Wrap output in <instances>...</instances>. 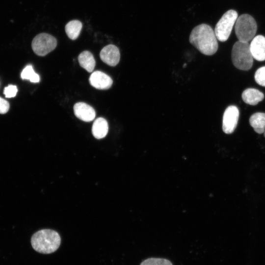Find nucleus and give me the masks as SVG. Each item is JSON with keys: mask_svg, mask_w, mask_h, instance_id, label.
Masks as SVG:
<instances>
[{"mask_svg": "<svg viewBox=\"0 0 265 265\" xmlns=\"http://www.w3.org/2000/svg\"><path fill=\"white\" fill-rule=\"evenodd\" d=\"M189 41L199 51L206 55H213L218 49L217 39L214 31L206 24L199 25L193 28Z\"/></svg>", "mask_w": 265, "mask_h": 265, "instance_id": "obj_1", "label": "nucleus"}, {"mask_svg": "<svg viewBox=\"0 0 265 265\" xmlns=\"http://www.w3.org/2000/svg\"><path fill=\"white\" fill-rule=\"evenodd\" d=\"M61 238L58 233L50 229H43L34 233L31 238L32 248L42 254H50L59 247Z\"/></svg>", "mask_w": 265, "mask_h": 265, "instance_id": "obj_2", "label": "nucleus"}, {"mask_svg": "<svg viewBox=\"0 0 265 265\" xmlns=\"http://www.w3.org/2000/svg\"><path fill=\"white\" fill-rule=\"evenodd\" d=\"M232 60L238 69L247 71L253 65V57L248 42L238 41L234 44L232 50Z\"/></svg>", "mask_w": 265, "mask_h": 265, "instance_id": "obj_3", "label": "nucleus"}, {"mask_svg": "<svg viewBox=\"0 0 265 265\" xmlns=\"http://www.w3.org/2000/svg\"><path fill=\"white\" fill-rule=\"evenodd\" d=\"M235 26V31L238 41L249 42L255 37L257 25L252 16L243 14L238 16Z\"/></svg>", "mask_w": 265, "mask_h": 265, "instance_id": "obj_4", "label": "nucleus"}, {"mask_svg": "<svg viewBox=\"0 0 265 265\" xmlns=\"http://www.w3.org/2000/svg\"><path fill=\"white\" fill-rule=\"evenodd\" d=\"M238 17L237 12L233 9L228 10L222 16L214 30L218 40L221 42L227 40Z\"/></svg>", "mask_w": 265, "mask_h": 265, "instance_id": "obj_5", "label": "nucleus"}, {"mask_svg": "<svg viewBox=\"0 0 265 265\" xmlns=\"http://www.w3.org/2000/svg\"><path fill=\"white\" fill-rule=\"evenodd\" d=\"M57 45V41L53 36L46 33L37 35L32 40L31 47L35 54L43 56L53 51Z\"/></svg>", "mask_w": 265, "mask_h": 265, "instance_id": "obj_6", "label": "nucleus"}, {"mask_svg": "<svg viewBox=\"0 0 265 265\" xmlns=\"http://www.w3.org/2000/svg\"><path fill=\"white\" fill-rule=\"evenodd\" d=\"M239 110L235 106H230L225 110L222 120V130L227 134L233 133L239 118Z\"/></svg>", "mask_w": 265, "mask_h": 265, "instance_id": "obj_7", "label": "nucleus"}, {"mask_svg": "<svg viewBox=\"0 0 265 265\" xmlns=\"http://www.w3.org/2000/svg\"><path fill=\"white\" fill-rule=\"evenodd\" d=\"M100 56L104 63L110 66H115L119 63L120 53L116 46L110 44L102 49Z\"/></svg>", "mask_w": 265, "mask_h": 265, "instance_id": "obj_8", "label": "nucleus"}, {"mask_svg": "<svg viewBox=\"0 0 265 265\" xmlns=\"http://www.w3.org/2000/svg\"><path fill=\"white\" fill-rule=\"evenodd\" d=\"M250 50L253 58L260 61L265 60V37L255 36L250 44Z\"/></svg>", "mask_w": 265, "mask_h": 265, "instance_id": "obj_9", "label": "nucleus"}, {"mask_svg": "<svg viewBox=\"0 0 265 265\" xmlns=\"http://www.w3.org/2000/svg\"><path fill=\"white\" fill-rule=\"evenodd\" d=\"M90 84L98 89H107L112 85L111 78L106 74L99 71H95L89 78Z\"/></svg>", "mask_w": 265, "mask_h": 265, "instance_id": "obj_10", "label": "nucleus"}, {"mask_svg": "<svg viewBox=\"0 0 265 265\" xmlns=\"http://www.w3.org/2000/svg\"><path fill=\"white\" fill-rule=\"evenodd\" d=\"M75 115L79 119L85 122H90L94 120L96 112L94 108L88 104L79 102L74 106Z\"/></svg>", "mask_w": 265, "mask_h": 265, "instance_id": "obj_11", "label": "nucleus"}, {"mask_svg": "<svg viewBox=\"0 0 265 265\" xmlns=\"http://www.w3.org/2000/svg\"><path fill=\"white\" fill-rule=\"evenodd\" d=\"M241 96L244 103L252 106L257 105L264 99V94L255 88H248L244 90Z\"/></svg>", "mask_w": 265, "mask_h": 265, "instance_id": "obj_12", "label": "nucleus"}, {"mask_svg": "<svg viewBox=\"0 0 265 265\" xmlns=\"http://www.w3.org/2000/svg\"><path fill=\"white\" fill-rule=\"evenodd\" d=\"M108 130V123L105 119L99 117L94 122L92 132L96 138L101 139L105 137L107 133Z\"/></svg>", "mask_w": 265, "mask_h": 265, "instance_id": "obj_13", "label": "nucleus"}, {"mask_svg": "<svg viewBox=\"0 0 265 265\" xmlns=\"http://www.w3.org/2000/svg\"><path fill=\"white\" fill-rule=\"evenodd\" d=\"M249 123L257 133H264L265 131V113L257 112L252 114L249 118Z\"/></svg>", "mask_w": 265, "mask_h": 265, "instance_id": "obj_14", "label": "nucleus"}, {"mask_svg": "<svg viewBox=\"0 0 265 265\" xmlns=\"http://www.w3.org/2000/svg\"><path fill=\"white\" fill-rule=\"evenodd\" d=\"M80 65L88 72H92L95 66L96 62L93 54L89 51L81 53L78 56Z\"/></svg>", "mask_w": 265, "mask_h": 265, "instance_id": "obj_15", "label": "nucleus"}, {"mask_svg": "<svg viewBox=\"0 0 265 265\" xmlns=\"http://www.w3.org/2000/svg\"><path fill=\"white\" fill-rule=\"evenodd\" d=\"M82 24L79 20H72L68 22L65 26V31L69 38L76 39L79 36L82 28Z\"/></svg>", "mask_w": 265, "mask_h": 265, "instance_id": "obj_16", "label": "nucleus"}, {"mask_svg": "<svg viewBox=\"0 0 265 265\" xmlns=\"http://www.w3.org/2000/svg\"><path fill=\"white\" fill-rule=\"evenodd\" d=\"M23 80H28L31 82L36 83L40 81V77L36 74L31 65H27L22 71L21 75Z\"/></svg>", "mask_w": 265, "mask_h": 265, "instance_id": "obj_17", "label": "nucleus"}, {"mask_svg": "<svg viewBox=\"0 0 265 265\" xmlns=\"http://www.w3.org/2000/svg\"><path fill=\"white\" fill-rule=\"evenodd\" d=\"M140 265H173V264L166 259L150 258L144 260Z\"/></svg>", "mask_w": 265, "mask_h": 265, "instance_id": "obj_18", "label": "nucleus"}, {"mask_svg": "<svg viewBox=\"0 0 265 265\" xmlns=\"http://www.w3.org/2000/svg\"><path fill=\"white\" fill-rule=\"evenodd\" d=\"M254 77L258 84L265 87V66L259 68L256 71Z\"/></svg>", "mask_w": 265, "mask_h": 265, "instance_id": "obj_19", "label": "nucleus"}, {"mask_svg": "<svg viewBox=\"0 0 265 265\" xmlns=\"http://www.w3.org/2000/svg\"><path fill=\"white\" fill-rule=\"evenodd\" d=\"M18 91L17 86L14 85H9L4 89L3 93L6 98L14 97Z\"/></svg>", "mask_w": 265, "mask_h": 265, "instance_id": "obj_20", "label": "nucleus"}, {"mask_svg": "<svg viewBox=\"0 0 265 265\" xmlns=\"http://www.w3.org/2000/svg\"><path fill=\"white\" fill-rule=\"evenodd\" d=\"M9 103L5 99L0 97V114H5L9 109Z\"/></svg>", "mask_w": 265, "mask_h": 265, "instance_id": "obj_21", "label": "nucleus"}, {"mask_svg": "<svg viewBox=\"0 0 265 265\" xmlns=\"http://www.w3.org/2000/svg\"><path fill=\"white\" fill-rule=\"evenodd\" d=\"M264 136L265 137V132H264Z\"/></svg>", "mask_w": 265, "mask_h": 265, "instance_id": "obj_22", "label": "nucleus"}]
</instances>
